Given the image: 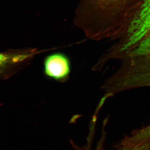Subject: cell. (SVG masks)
<instances>
[{
    "label": "cell",
    "mask_w": 150,
    "mask_h": 150,
    "mask_svg": "<svg viewBox=\"0 0 150 150\" xmlns=\"http://www.w3.org/2000/svg\"><path fill=\"white\" fill-rule=\"evenodd\" d=\"M140 0H80L74 23L87 37L115 40L123 21Z\"/></svg>",
    "instance_id": "cell-1"
},
{
    "label": "cell",
    "mask_w": 150,
    "mask_h": 150,
    "mask_svg": "<svg viewBox=\"0 0 150 150\" xmlns=\"http://www.w3.org/2000/svg\"><path fill=\"white\" fill-rule=\"evenodd\" d=\"M116 59L121 61L120 67L103 86L108 95L150 87V34Z\"/></svg>",
    "instance_id": "cell-2"
},
{
    "label": "cell",
    "mask_w": 150,
    "mask_h": 150,
    "mask_svg": "<svg viewBox=\"0 0 150 150\" xmlns=\"http://www.w3.org/2000/svg\"><path fill=\"white\" fill-rule=\"evenodd\" d=\"M150 34V0H140L129 11L110 48L114 57L121 55Z\"/></svg>",
    "instance_id": "cell-3"
},
{
    "label": "cell",
    "mask_w": 150,
    "mask_h": 150,
    "mask_svg": "<svg viewBox=\"0 0 150 150\" xmlns=\"http://www.w3.org/2000/svg\"><path fill=\"white\" fill-rule=\"evenodd\" d=\"M39 52L28 48L0 52V79H8L26 67Z\"/></svg>",
    "instance_id": "cell-4"
},
{
    "label": "cell",
    "mask_w": 150,
    "mask_h": 150,
    "mask_svg": "<svg viewBox=\"0 0 150 150\" xmlns=\"http://www.w3.org/2000/svg\"><path fill=\"white\" fill-rule=\"evenodd\" d=\"M71 62L65 54L56 53L46 56L43 61V73L45 76L56 81L63 83L69 78Z\"/></svg>",
    "instance_id": "cell-5"
},
{
    "label": "cell",
    "mask_w": 150,
    "mask_h": 150,
    "mask_svg": "<svg viewBox=\"0 0 150 150\" xmlns=\"http://www.w3.org/2000/svg\"><path fill=\"white\" fill-rule=\"evenodd\" d=\"M150 138V124L141 129L134 130L118 144L119 146H130L139 144Z\"/></svg>",
    "instance_id": "cell-6"
},
{
    "label": "cell",
    "mask_w": 150,
    "mask_h": 150,
    "mask_svg": "<svg viewBox=\"0 0 150 150\" xmlns=\"http://www.w3.org/2000/svg\"><path fill=\"white\" fill-rule=\"evenodd\" d=\"M117 147V150H150V138L132 146Z\"/></svg>",
    "instance_id": "cell-7"
}]
</instances>
